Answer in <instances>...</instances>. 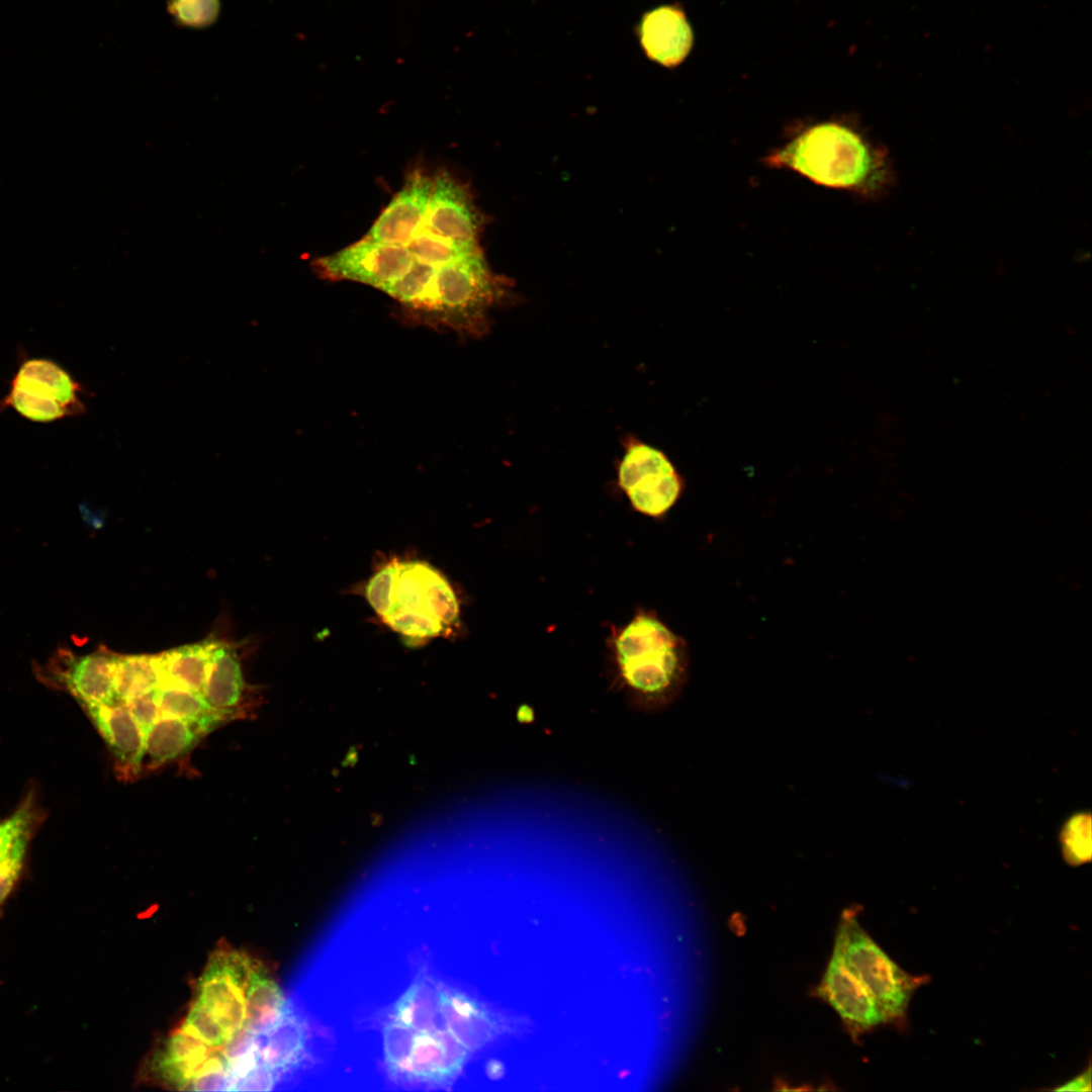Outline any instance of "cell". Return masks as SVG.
<instances>
[{
  "label": "cell",
  "mask_w": 1092,
  "mask_h": 1092,
  "mask_svg": "<svg viewBox=\"0 0 1092 1092\" xmlns=\"http://www.w3.org/2000/svg\"><path fill=\"white\" fill-rule=\"evenodd\" d=\"M762 163L867 199L882 198L895 181L886 149L846 116L795 123Z\"/></svg>",
  "instance_id": "1"
},
{
  "label": "cell",
  "mask_w": 1092,
  "mask_h": 1092,
  "mask_svg": "<svg viewBox=\"0 0 1092 1092\" xmlns=\"http://www.w3.org/2000/svg\"><path fill=\"white\" fill-rule=\"evenodd\" d=\"M616 660L631 707L657 713L679 696L688 676L685 642L651 615L636 616L616 639Z\"/></svg>",
  "instance_id": "2"
},
{
  "label": "cell",
  "mask_w": 1092,
  "mask_h": 1092,
  "mask_svg": "<svg viewBox=\"0 0 1092 1092\" xmlns=\"http://www.w3.org/2000/svg\"><path fill=\"white\" fill-rule=\"evenodd\" d=\"M366 597L384 623L414 639L444 634L459 612L445 577L418 560H395L382 567L369 580Z\"/></svg>",
  "instance_id": "3"
},
{
  "label": "cell",
  "mask_w": 1092,
  "mask_h": 1092,
  "mask_svg": "<svg viewBox=\"0 0 1092 1092\" xmlns=\"http://www.w3.org/2000/svg\"><path fill=\"white\" fill-rule=\"evenodd\" d=\"M833 950L869 990L887 1022H904L912 996L929 978L899 967L863 929L851 909L841 915Z\"/></svg>",
  "instance_id": "4"
},
{
  "label": "cell",
  "mask_w": 1092,
  "mask_h": 1092,
  "mask_svg": "<svg viewBox=\"0 0 1092 1092\" xmlns=\"http://www.w3.org/2000/svg\"><path fill=\"white\" fill-rule=\"evenodd\" d=\"M390 1073L408 1082L444 1083L460 1071L464 1046L444 1028L417 1029L390 1020L384 1029Z\"/></svg>",
  "instance_id": "5"
},
{
  "label": "cell",
  "mask_w": 1092,
  "mask_h": 1092,
  "mask_svg": "<svg viewBox=\"0 0 1092 1092\" xmlns=\"http://www.w3.org/2000/svg\"><path fill=\"white\" fill-rule=\"evenodd\" d=\"M83 388L69 372L44 358H27L19 365L0 408H13L36 423H51L80 416L86 406Z\"/></svg>",
  "instance_id": "6"
},
{
  "label": "cell",
  "mask_w": 1092,
  "mask_h": 1092,
  "mask_svg": "<svg viewBox=\"0 0 1092 1092\" xmlns=\"http://www.w3.org/2000/svg\"><path fill=\"white\" fill-rule=\"evenodd\" d=\"M618 482L631 505L651 517L666 513L682 490V480L666 455L633 436L624 442Z\"/></svg>",
  "instance_id": "7"
},
{
  "label": "cell",
  "mask_w": 1092,
  "mask_h": 1092,
  "mask_svg": "<svg viewBox=\"0 0 1092 1092\" xmlns=\"http://www.w3.org/2000/svg\"><path fill=\"white\" fill-rule=\"evenodd\" d=\"M414 263L405 246L362 239L340 251L318 258L316 272L330 280H348L380 290L403 275Z\"/></svg>",
  "instance_id": "8"
},
{
  "label": "cell",
  "mask_w": 1092,
  "mask_h": 1092,
  "mask_svg": "<svg viewBox=\"0 0 1092 1092\" xmlns=\"http://www.w3.org/2000/svg\"><path fill=\"white\" fill-rule=\"evenodd\" d=\"M256 965L245 953L219 949L197 985V998L233 1037L244 1028L245 994Z\"/></svg>",
  "instance_id": "9"
},
{
  "label": "cell",
  "mask_w": 1092,
  "mask_h": 1092,
  "mask_svg": "<svg viewBox=\"0 0 1092 1092\" xmlns=\"http://www.w3.org/2000/svg\"><path fill=\"white\" fill-rule=\"evenodd\" d=\"M484 217L467 188L447 171L433 178L425 228L433 233L464 243H478Z\"/></svg>",
  "instance_id": "10"
},
{
  "label": "cell",
  "mask_w": 1092,
  "mask_h": 1092,
  "mask_svg": "<svg viewBox=\"0 0 1092 1092\" xmlns=\"http://www.w3.org/2000/svg\"><path fill=\"white\" fill-rule=\"evenodd\" d=\"M816 993L838 1013L854 1038L887 1022L869 990L834 950Z\"/></svg>",
  "instance_id": "11"
},
{
  "label": "cell",
  "mask_w": 1092,
  "mask_h": 1092,
  "mask_svg": "<svg viewBox=\"0 0 1092 1092\" xmlns=\"http://www.w3.org/2000/svg\"><path fill=\"white\" fill-rule=\"evenodd\" d=\"M432 189L433 178L420 170L412 172L364 239L406 246L425 225Z\"/></svg>",
  "instance_id": "12"
},
{
  "label": "cell",
  "mask_w": 1092,
  "mask_h": 1092,
  "mask_svg": "<svg viewBox=\"0 0 1092 1092\" xmlns=\"http://www.w3.org/2000/svg\"><path fill=\"white\" fill-rule=\"evenodd\" d=\"M84 708L111 751L118 777L136 779L143 768L144 734L125 704L115 701Z\"/></svg>",
  "instance_id": "13"
},
{
  "label": "cell",
  "mask_w": 1092,
  "mask_h": 1092,
  "mask_svg": "<svg viewBox=\"0 0 1092 1092\" xmlns=\"http://www.w3.org/2000/svg\"><path fill=\"white\" fill-rule=\"evenodd\" d=\"M638 35L645 56L666 68L680 65L694 42L685 12L673 5H662L645 12L638 25Z\"/></svg>",
  "instance_id": "14"
},
{
  "label": "cell",
  "mask_w": 1092,
  "mask_h": 1092,
  "mask_svg": "<svg viewBox=\"0 0 1092 1092\" xmlns=\"http://www.w3.org/2000/svg\"><path fill=\"white\" fill-rule=\"evenodd\" d=\"M247 686L235 649L216 641L205 681L203 697L224 722L245 718L251 704L246 698Z\"/></svg>",
  "instance_id": "15"
},
{
  "label": "cell",
  "mask_w": 1092,
  "mask_h": 1092,
  "mask_svg": "<svg viewBox=\"0 0 1092 1092\" xmlns=\"http://www.w3.org/2000/svg\"><path fill=\"white\" fill-rule=\"evenodd\" d=\"M66 657L68 659L63 658L60 670L62 680L83 707L117 701L114 690L116 654L101 648L81 657L72 654Z\"/></svg>",
  "instance_id": "16"
},
{
  "label": "cell",
  "mask_w": 1092,
  "mask_h": 1092,
  "mask_svg": "<svg viewBox=\"0 0 1092 1092\" xmlns=\"http://www.w3.org/2000/svg\"><path fill=\"white\" fill-rule=\"evenodd\" d=\"M216 641L206 638L153 655L159 686L203 694Z\"/></svg>",
  "instance_id": "17"
},
{
  "label": "cell",
  "mask_w": 1092,
  "mask_h": 1092,
  "mask_svg": "<svg viewBox=\"0 0 1092 1092\" xmlns=\"http://www.w3.org/2000/svg\"><path fill=\"white\" fill-rule=\"evenodd\" d=\"M256 1037L260 1061L276 1074L278 1081L302 1059L305 1045L303 1026L288 1006L272 1028Z\"/></svg>",
  "instance_id": "18"
},
{
  "label": "cell",
  "mask_w": 1092,
  "mask_h": 1092,
  "mask_svg": "<svg viewBox=\"0 0 1092 1092\" xmlns=\"http://www.w3.org/2000/svg\"><path fill=\"white\" fill-rule=\"evenodd\" d=\"M205 736L194 725L161 716L144 736V769H155L188 753Z\"/></svg>",
  "instance_id": "19"
},
{
  "label": "cell",
  "mask_w": 1092,
  "mask_h": 1092,
  "mask_svg": "<svg viewBox=\"0 0 1092 1092\" xmlns=\"http://www.w3.org/2000/svg\"><path fill=\"white\" fill-rule=\"evenodd\" d=\"M212 1052L198 1037L180 1027L170 1035L158 1055L155 1068L166 1083L185 1090Z\"/></svg>",
  "instance_id": "20"
},
{
  "label": "cell",
  "mask_w": 1092,
  "mask_h": 1092,
  "mask_svg": "<svg viewBox=\"0 0 1092 1092\" xmlns=\"http://www.w3.org/2000/svg\"><path fill=\"white\" fill-rule=\"evenodd\" d=\"M246 1018L244 1029L260 1035L272 1028L283 1016L287 1005L278 985L255 967L245 994Z\"/></svg>",
  "instance_id": "21"
},
{
  "label": "cell",
  "mask_w": 1092,
  "mask_h": 1092,
  "mask_svg": "<svg viewBox=\"0 0 1092 1092\" xmlns=\"http://www.w3.org/2000/svg\"><path fill=\"white\" fill-rule=\"evenodd\" d=\"M152 693L161 716L184 720L204 735L224 723L200 693L166 686H158Z\"/></svg>",
  "instance_id": "22"
},
{
  "label": "cell",
  "mask_w": 1092,
  "mask_h": 1092,
  "mask_svg": "<svg viewBox=\"0 0 1092 1092\" xmlns=\"http://www.w3.org/2000/svg\"><path fill=\"white\" fill-rule=\"evenodd\" d=\"M440 1002L441 989L419 980L398 999L390 1020L417 1029L444 1028Z\"/></svg>",
  "instance_id": "23"
},
{
  "label": "cell",
  "mask_w": 1092,
  "mask_h": 1092,
  "mask_svg": "<svg viewBox=\"0 0 1092 1092\" xmlns=\"http://www.w3.org/2000/svg\"><path fill=\"white\" fill-rule=\"evenodd\" d=\"M441 1018L443 1027L464 1046H476L483 1037L478 1008L464 995L441 989Z\"/></svg>",
  "instance_id": "24"
},
{
  "label": "cell",
  "mask_w": 1092,
  "mask_h": 1092,
  "mask_svg": "<svg viewBox=\"0 0 1092 1092\" xmlns=\"http://www.w3.org/2000/svg\"><path fill=\"white\" fill-rule=\"evenodd\" d=\"M159 686L153 655L116 654L114 664V690L116 700H126L152 693Z\"/></svg>",
  "instance_id": "25"
},
{
  "label": "cell",
  "mask_w": 1092,
  "mask_h": 1092,
  "mask_svg": "<svg viewBox=\"0 0 1092 1092\" xmlns=\"http://www.w3.org/2000/svg\"><path fill=\"white\" fill-rule=\"evenodd\" d=\"M405 247L414 260L437 269L481 251L478 243H464L447 239L425 226L417 233Z\"/></svg>",
  "instance_id": "26"
},
{
  "label": "cell",
  "mask_w": 1092,
  "mask_h": 1092,
  "mask_svg": "<svg viewBox=\"0 0 1092 1092\" xmlns=\"http://www.w3.org/2000/svg\"><path fill=\"white\" fill-rule=\"evenodd\" d=\"M1063 857L1071 866H1081L1091 858V816L1080 811L1070 816L1060 830Z\"/></svg>",
  "instance_id": "27"
},
{
  "label": "cell",
  "mask_w": 1092,
  "mask_h": 1092,
  "mask_svg": "<svg viewBox=\"0 0 1092 1092\" xmlns=\"http://www.w3.org/2000/svg\"><path fill=\"white\" fill-rule=\"evenodd\" d=\"M181 1028L213 1050L223 1048L232 1039L213 1014L198 1000L191 1005Z\"/></svg>",
  "instance_id": "28"
},
{
  "label": "cell",
  "mask_w": 1092,
  "mask_h": 1092,
  "mask_svg": "<svg viewBox=\"0 0 1092 1092\" xmlns=\"http://www.w3.org/2000/svg\"><path fill=\"white\" fill-rule=\"evenodd\" d=\"M32 821V809L26 803L0 823V867L15 850L27 845Z\"/></svg>",
  "instance_id": "29"
},
{
  "label": "cell",
  "mask_w": 1092,
  "mask_h": 1092,
  "mask_svg": "<svg viewBox=\"0 0 1092 1092\" xmlns=\"http://www.w3.org/2000/svg\"><path fill=\"white\" fill-rule=\"evenodd\" d=\"M213 1051L191 1080L187 1090L230 1091L231 1079L225 1061Z\"/></svg>",
  "instance_id": "30"
},
{
  "label": "cell",
  "mask_w": 1092,
  "mask_h": 1092,
  "mask_svg": "<svg viewBox=\"0 0 1092 1092\" xmlns=\"http://www.w3.org/2000/svg\"><path fill=\"white\" fill-rule=\"evenodd\" d=\"M277 1083L276 1074L259 1059L251 1069L232 1083L230 1091H268L273 1090Z\"/></svg>",
  "instance_id": "31"
},
{
  "label": "cell",
  "mask_w": 1092,
  "mask_h": 1092,
  "mask_svg": "<svg viewBox=\"0 0 1092 1092\" xmlns=\"http://www.w3.org/2000/svg\"><path fill=\"white\" fill-rule=\"evenodd\" d=\"M130 715L145 734L161 717L160 710L154 700L153 693L132 697L123 702Z\"/></svg>",
  "instance_id": "32"
},
{
  "label": "cell",
  "mask_w": 1092,
  "mask_h": 1092,
  "mask_svg": "<svg viewBox=\"0 0 1092 1092\" xmlns=\"http://www.w3.org/2000/svg\"><path fill=\"white\" fill-rule=\"evenodd\" d=\"M179 17L187 23L209 22L217 11L216 0H175Z\"/></svg>",
  "instance_id": "33"
},
{
  "label": "cell",
  "mask_w": 1092,
  "mask_h": 1092,
  "mask_svg": "<svg viewBox=\"0 0 1092 1092\" xmlns=\"http://www.w3.org/2000/svg\"><path fill=\"white\" fill-rule=\"evenodd\" d=\"M26 846L15 850L10 857L0 867V903L11 891L21 871Z\"/></svg>",
  "instance_id": "34"
},
{
  "label": "cell",
  "mask_w": 1092,
  "mask_h": 1092,
  "mask_svg": "<svg viewBox=\"0 0 1092 1092\" xmlns=\"http://www.w3.org/2000/svg\"><path fill=\"white\" fill-rule=\"evenodd\" d=\"M1091 1067L1088 1065L1087 1069L1072 1079L1054 1088L1055 1091H1091Z\"/></svg>",
  "instance_id": "35"
}]
</instances>
